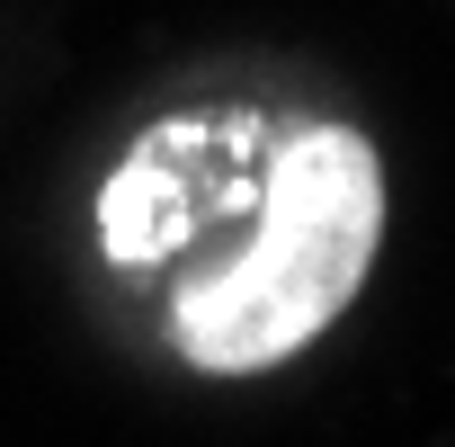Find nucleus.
Instances as JSON below:
<instances>
[{
  "instance_id": "nucleus-1",
  "label": "nucleus",
  "mask_w": 455,
  "mask_h": 447,
  "mask_svg": "<svg viewBox=\"0 0 455 447\" xmlns=\"http://www.w3.org/2000/svg\"><path fill=\"white\" fill-rule=\"evenodd\" d=\"M384 242V161L357 126L259 99L179 108L99 188V251L152 287L161 331L205 376H259L313 349Z\"/></svg>"
}]
</instances>
